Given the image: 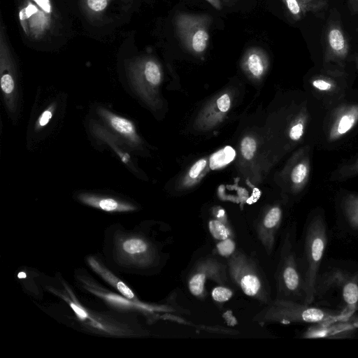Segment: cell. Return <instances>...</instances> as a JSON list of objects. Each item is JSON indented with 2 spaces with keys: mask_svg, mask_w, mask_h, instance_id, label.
Segmentation results:
<instances>
[{
  "mask_svg": "<svg viewBox=\"0 0 358 358\" xmlns=\"http://www.w3.org/2000/svg\"><path fill=\"white\" fill-rule=\"evenodd\" d=\"M17 276L19 278H26V274L24 273L20 272Z\"/></svg>",
  "mask_w": 358,
  "mask_h": 358,
  "instance_id": "obj_37",
  "label": "cell"
},
{
  "mask_svg": "<svg viewBox=\"0 0 358 358\" xmlns=\"http://www.w3.org/2000/svg\"><path fill=\"white\" fill-rule=\"evenodd\" d=\"M304 130V124L300 121L292 127L289 131V137L294 141L299 140L303 135Z\"/></svg>",
  "mask_w": 358,
  "mask_h": 358,
  "instance_id": "obj_27",
  "label": "cell"
},
{
  "mask_svg": "<svg viewBox=\"0 0 358 358\" xmlns=\"http://www.w3.org/2000/svg\"><path fill=\"white\" fill-rule=\"evenodd\" d=\"M224 3H232L234 0H222Z\"/></svg>",
  "mask_w": 358,
  "mask_h": 358,
  "instance_id": "obj_38",
  "label": "cell"
},
{
  "mask_svg": "<svg viewBox=\"0 0 358 358\" xmlns=\"http://www.w3.org/2000/svg\"><path fill=\"white\" fill-rule=\"evenodd\" d=\"M235 243L230 238L220 241L216 246L218 253L225 257H229L235 250Z\"/></svg>",
  "mask_w": 358,
  "mask_h": 358,
  "instance_id": "obj_22",
  "label": "cell"
},
{
  "mask_svg": "<svg viewBox=\"0 0 358 358\" xmlns=\"http://www.w3.org/2000/svg\"><path fill=\"white\" fill-rule=\"evenodd\" d=\"M329 230L324 212L315 209L308 216L297 245L300 271L305 285L306 303L313 304L316 278L324 260Z\"/></svg>",
  "mask_w": 358,
  "mask_h": 358,
  "instance_id": "obj_2",
  "label": "cell"
},
{
  "mask_svg": "<svg viewBox=\"0 0 358 358\" xmlns=\"http://www.w3.org/2000/svg\"><path fill=\"white\" fill-rule=\"evenodd\" d=\"M282 220V210L279 207L271 208L258 227L259 237L264 245L271 250L273 248L275 234Z\"/></svg>",
  "mask_w": 358,
  "mask_h": 358,
  "instance_id": "obj_11",
  "label": "cell"
},
{
  "mask_svg": "<svg viewBox=\"0 0 358 358\" xmlns=\"http://www.w3.org/2000/svg\"><path fill=\"white\" fill-rule=\"evenodd\" d=\"M358 174V159L350 166L341 171V177H348Z\"/></svg>",
  "mask_w": 358,
  "mask_h": 358,
  "instance_id": "obj_29",
  "label": "cell"
},
{
  "mask_svg": "<svg viewBox=\"0 0 358 358\" xmlns=\"http://www.w3.org/2000/svg\"><path fill=\"white\" fill-rule=\"evenodd\" d=\"M211 295L214 301L217 302H225L232 297L233 292L228 287L219 286L213 289Z\"/></svg>",
  "mask_w": 358,
  "mask_h": 358,
  "instance_id": "obj_24",
  "label": "cell"
},
{
  "mask_svg": "<svg viewBox=\"0 0 358 358\" xmlns=\"http://www.w3.org/2000/svg\"><path fill=\"white\" fill-rule=\"evenodd\" d=\"M217 105L220 110L227 112L230 107V99L227 94L221 96L217 101Z\"/></svg>",
  "mask_w": 358,
  "mask_h": 358,
  "instance_id": "obj_30",
  "label": "cell"
},
{
  "mask_svg": "<svg viewBox=\"0 0 358 358\" xmlns=\"http://www.w3.org/2000/svg\"><path fill=\"white\" fill-rule=\"evenodd\" d=\"M287 11L294 20L301 19L307 12L315 11L322 8L324 1H313L306 2L301 0H282Z\"/></svg>",
  "mask_w": 358,
  "mask_h": 358,
  "instance_id": "obj_15",
  "label": "cell"
},
{
  "mask_svg": "<svg viewBox=\"0 0 358 358\" xmlns=\"http://www.w3.org/2000/svg\"><path fill=\"white\" fill-rule=\"evenodd\" d=\"M336 228L343 236L358 240V194L346 193L339 198Z\"/></svg>",
  "mask_w": 358,
  "mask_h": 358,
  "instance_id": "obj_8",
  "label": "cell"
},
{
  "mask_svg": "<svg viewBox=\"0 0 358 358\" xmlns=\"http://www.w3.org/2000/svg\"><path fill=\"white\" fill-rule=\"evenodd\" d=\"M208 229L213 237L220 241L229 238L231 236L229 229L217 220H213L208 222Z\"/></svg>",
  "mask_w": 358,
  "mask_h": 358,
  "instance_id": "obj_19",
  "label": "cell"
},
{
  "mask_svg": "<svg viewBox=\"0 0 358 358\" xmlns=\"http://www.w3.org/2000/svg\"><path fill=\"white\" fill-rule=\"evenodd\" d=\"M278 298L306 303V294L300 271L294 228L286 233L282 245L278 274Z\"/></svg>",
  "mask_w": 358,
  "mask_h": 358,
  "instance_id": "obj_4",
  "label": "cell"
},
{
  "mask_svg": "<svg viewBox=\"0 0 358 358\" xmlns=\"http://www.w3.org/2000/svg\"><path fill=\"white\" fill-rule=\"evenodd\" d=\"M313 304L341 311L351 317L358 311V262L324 259L317 273Z\"/></svg>",
  "mask_w": 358,
  "mask_h": 358,
  "instance_id": "obj_1",
  "label": "cell"
},
{
  "mask_svg": "<svg viewBox=\"0 0 358 358\" xmlns=\"http://www.w3.org/2000/svg\"><path fill=\"white\" fill-rule=\"evenodd\" d=\"M124 250L129 254H139L147 251L148 245L141 239H130L125 241L122 246Z\"/></svg>",
  "mask_w": 358,
  "mask_h": 358,
  "instance_id": "obj_21",
  "label": "cell"
},
{
  "mask_svg": "<svg viewBox=\"0 0 358 358\" xmlns=\"http://www.w3.org/2000/svg\"><path fill=\"white\" fill-rule=\"evenodd\" d=\"M71 306L80 318H85L87 317L85 312L74 303H71Z\"/></svg>",
  "mask_w": 358,
  "mask_h": 358,
  "instance_id": "obj_34",
  "label": "cell"
},
{
  "mask_svg": "<svg viewBox=\"0 0 358 358\" xmlns=\"http://www.w3.org/2000/svg\"><path fill=\"white\" fill-rule=\"evenodd\" d=\"M301 1H306V2L313 1V0H301Z\"/></svg>",
  "mask_w": 358,
  "mask_h": 358,
  "instance_id": "obj_40",
  "label": "cell"
},
{
  "mask_svg": "<svg viewBox=\"0 0 358 358\" xmlns=\"http://www.w3.org/2000/svg\"><path fill=\"white\" fill-rule=\"evenodd\" d=\"M52 116V108H49L44 110L38 118V123L41 127H45L50 121Z\"/></svg>",
  "mask_w": 358,
  "mask_h": 358,
  "instance_id": "obj_31",
  "label": "cell"
},
{
  "mask_svg": "<svg viewBox=\"0 0 358 358\" xmlns=\"http://www.w3.org/2000/svg\"><path fill=\"white\" fill-rule=\"evenodd\" d=\"M236 156V152L231 146H226L213 154L210 158V167L211 169L221 168L231 162Z\"/></svg>",
  "mask_w": 358,
  "mask_h": 358,
  "instance_id": "obj_17",
  "label": "cell"
},
{
  "mask_svg": "<svg viewBox=\"0 0 358 358\" xmlns=\"http://www.w3.org/2000/svg\"><path fill=\"white\" fill-rule=\"evenodd\" d=\"M135 73L142 76L152 85L159 84L162 78L159 64L150 57H144L136 60L131 67Z\"/></svg>",
  "mask_w": 358,
  "mask_h": 358,
  "instance_id": "obj_13",
  "label": "cell"
},
{
  "mask_svg": "<svg viewBox=\"0 0 358 358\" xmlns=\"http://www.w3.org/2000/svg\"><path fill=\"white\" fill-rule=\"evenodd\" d=\"M1 87L4 94H10L15 89V81L8 72L1 71Z\"/></svg>",
  "mask_w": 358,
  "mask_h": 358,
  "instance_id": "obj_25",
  "label": "cell"
},
{
  "mask_svg": "<svg viewBox=\"0 0 358 358\" xmlns=\"http://www.w3.org/2000/svg\"><path fill=\"white\" fill-rule=\"evenodd\" d=\"M227 265L232 280L245 294L267 302L259 275L248 257L241 252H234L229 257Z\"/></svg>",
  "mask_w": 358,
  "mask_h": 358,
  "instance_id": "obj_6",
  "label": "cell"
},
{
  "mask_svg": "<svg viewBox=\"0 0 358 358\" xmlns=\"http://www.w3.org/2000/svg\"><path fill=\"white\" fill-rule=\"evenodd\" d=\"M358 122V105H351L342 109L332 122L329 137L337 140L348 133Z\"/></svg>",
  "mask_w": 358,
  "mask_h": 358,
  "instance_id": "obj_10",
  "label": "cell"
},
{
  "mask_svg": "<svg viewBox=\"0 0 358 358\" xmlns=\"http://www.w3.org/2000/svg\"><path fill=\"white\" fill-rule=\"evenodd\" d=\"M206 161L204 159H200L196 162L190 169L189 175L191 178H194L197 177L203 168L206 166Z\"/></svg>",
  "mask_w": 358,
  "mask_h": 358,
  "instance_id": "obj_28",
  "label": "cell"
},
{
  "mask_svg": "<svg viewBox=\"0 0 358 358\" xmlns=\"http://www.w3.org/2000/svg\"><path fill=\"white\" fill-rule=\"evenodd\" d=\"M357 320H358V313L356 315Z\"/></svg>",
  "mask_w": 358,
  "mask_h": 358,
  "instance_id": "obj_41",
  "label": "cell"
},
{
  "mask_svg": "<svg viewBox=\"0 0 358 358\" xmlns=\"http://www.w3.org/2000/svg\"><path fill=\"white\" fill-rule=\"evenodd\" d=\"M325 61L341 63L348 53L347 38L341 27L335 22L329 24L326 34Z\"/></svg>",
  "mask_w": 358,
  "mask_h": 358,
  "instance_id": "obj_9",
  "label": "cell"
},
{
  "mask_svg": "<svg viewBox=\"0 0 358 358\" xmlns=\"http://www.w3.org/2000/svg\"><path fill=\"white\" fill-rule=\"evenodd\" d=\"M224 285L227 282L226 266L213 257L199 262L188 278L187 287L190 293L197 298L203 297L207 280Z\"/></svg>",
  "mask_w": 358,
  "mask_h": 358,
  "instance_id": "obj_7",
  "label": "cell"
},
{
  "mask_svg": "<svg viewBox=\"0 0 358 358\" xmlns=\"http://www.w3.org/2000/svg\"><path fill=\"white\" fill-rule=\"evenodd\" d=\"M213 7L217 10H221L222 8L223 2L222 0H206Z\"/></svg>",
  "mask_w": 358,
  "mask_h": 358,
  "instance_id": "obj_33",
  "label": "cell"
},
{
  "mask_svg": "<svg viewBox=\"0 0 358 358\" xmlns=\"http://www.w3.org/2000/svg\"><path fill=\"white\" fill-rule=\"evenodd\" d=\"M114 0H80L85 13L90 18L95 19L101 15Z\"/></svg>",
  "mask_w": 358,
  "mask_h": 358,
  "instance_id": "obj_18",
  "label": "cell"
},
{
  "mask_svg": "<svg viewBox=\"0 0 358 358\" xmlns=\"http://www.w3.org/2000/svg\"><path fill=\"white\" fill-rule=\"evenodd\" d=\"M99 113L108 124L127 141L130 143L137 141L138 136L135 127L129 120L103 108L99 110Z\"/></svg>",
  "mask_w": 358,
  "mask_h": 358,
  "instance_id": "obj_12",
  "label": "cell"
},
{
  "mask_svg": "<svg viewBox=\"0 0 358 358\" xmlns=\"http://www.w3.org/2000/svg\"><path fill=\"white\" fill-rule=\"evenodd\" d=\"M117 288L126 297H127L129 299L134 298V295L133 292L122 282H119L117 284Z\"/></svg>",
  "mask_w": 358,
  "mask_h": 358,
  "instance_id": "obj_32",
  "label": "cell"
},
{
  "mask_svg": "<svg viewBox=\"0 0 358 358\" xmlns=\"http://www.w3.org/2000/svg\"><path fill=\"white\" fill-rule=\"evenodd\" d=\"M309 169L306 162L299 163L292 170L291 178L298 185L304 183L308 176Z\"/></svg>",
  "mask_w": 358,
  "mask_h": 358,
  "instance_id": "obj_20",
  "label": "cell"
},
{
  "mask_svg": "<svg viewBox=\"0 0 358 358\" xmlns=\"http://www.w3.org/2000/svg\"><path fill=\"white\" fill-rule=\"evenodd\" d=\"M108 298L112 301H113L114 302H116V303H121V304H128V302L124 299L122 297H120V296H114V295H110V296H108Z\"/></svg>",
  "mask_w": 358,
  "mask_h": 358,
  "instance_id": "obj_35",
  "label": "cell"
},
{
  "mask_svg": "<svg viewBox=\"0 0 358 358\" xmlns=\"http://www.w3.org/2000/svg\"><path fill=\"white\" fill-rule=\"evenodd\" d=\"M81 199L85 203L106 211L124 210L129 209V206L120 203L110 198H97L90 195H82Z\"/></svg>",
  "mask_w": 358,
  "mask_h": 358,
  "instance_id": "obj_16",
  "label": "cell"
},
{
  "mask_svg": "<svg viewBox=\"0 0 358 358\" xmlns=\"http://www.w3.org/2000/svg\"><path fill=\"white\" fill-rule=\"evenodd\" d=\"M211 16L181 13L175 17V27L183 47L193 54H203L208 45Z\"/></svg>",
  "mask_w": 358,
  "mask_h": 358,
  "instance_id": "obj_5",
  "label": "cell"
},
{
  "mask_svg": "<svg viewBox=\"0 0 358 358\" xmlns=\"http://www.w3.org/2000/svg\"><path fill=\"white\" fill-rule=\"evenodd\" d=\"M353 11H358V0H350Z\"/></svg>",
  "mask_w": 358,
  "mask_h": 358,
  "instance_id": "obj_36",
  "label": "cell"
},
{
  "mask_svg": "<svg viewBox=\"0 0 358 358\" xmlns=\"http://www.w3.org/2000/svg\"><path fill=\"white\" fill-rule=\"evenodd\" d=\"M312 85L320 92H329L333 89L334 84L329 78L318 77L312 80Z\"/></svg>",
  "mask_w": 358,
  "mask_h": 358,
  "instance_id": "obj_26",
  "label": "cell"
},
{
  "mask_svg": "<svg viewBox=\"0 0 358 358\" xmlns=\"http://www.w3.org/2000/svg\"><path fill=\"white\" fill-rule=\"evenodd\" d=\"M355 60H356V63H357V68H358V55L356 56Z\"/></svg>",
  "mask_w": 358,
  "mask_h": 358,
  "instance_id": "obj_39",
  "label": "cell"
},
{
  "mask_svg": "<svg viewBox=\"0 0 358 358\" xmlns=\"http://www.w3.org/2000/svg\"><path fill=\"white\" fill-rule=\"evenodd\" d=\"M256 150V142L251 137H245L243 139L241 150L243 156L246 159H250L254 156Z\"/></svg>",
  "mask_w": 358,
  "mask_h": 358,
  "instance_id": "obj_23",
  "label": "cell"
},
{
  "mask_svg": "<svg viewBox=\"0 0 358 358\" xmlns=\"http://www.w3.org/2000/svg\"><path fill=\"white\" fill-rule=\"evenodd\" d=\"M266 64V54L259 47H251L245 54L244 64L248 71L255 77H260L264 73Z\"/></svg>",
  "mask_w": 358,
  "mask_h": 358,
  "instance_id": "obj_14",
  "label": "cell"
},
{
  "mask_svg": "<svg viewBox=\"0 0 358 358\" xmlns=\"http://www.w3.org/2000/svg\"><path fill=\"white\" fill-rule=\"evenodd\" d=\"M349 318L341 311L314 304L276 298L255 317L260 322H278L284 324H315L327 321Z\"/></svg>",
  "mask_w": 358,
  "mask_h": 358,
  "instance_id": "obj_3",
  "label": "cell"
}]
</instances>
